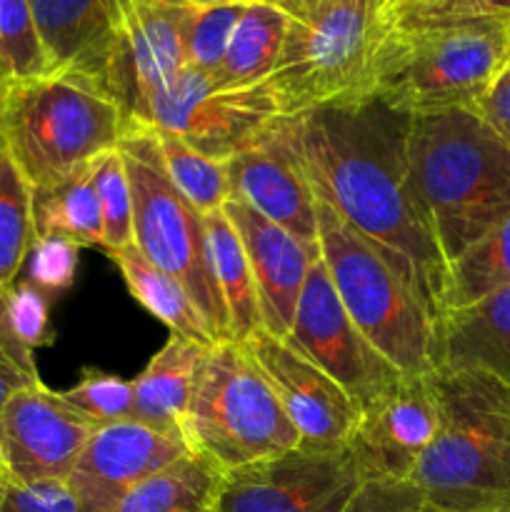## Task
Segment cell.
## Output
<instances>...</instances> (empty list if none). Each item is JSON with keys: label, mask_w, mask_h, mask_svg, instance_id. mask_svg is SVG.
<instances>
[{"label": "cell", "mask_w": 510, "mask_h": 512, "mask_svg": "<svg viewBox=\"0 0 510 512\" xmlns=\"http://www.w3.org/2000/svg\"><path fill=\"white\" fill-rule=\"evenodd\" d=\"M193 8H215V5H255L265 0H188Z\"/></svg>", "instance_id": "cell-44"}, {"label": "cell", "mask_w": 510, "mask_h": 512, "mask_svg": "<svg viewBox=\"0 0 510 512\" xmlns=\"http://www.w3.org/2000/svg\"><path fill=\"white\" fill-rule=\"evenodd\" d=\"M345 512H425V500L410 480H363Z\"/></svg>", "instance_id": "cell-37"}, {"label": "cell", "mask_w": 510, "mask_h": 512, "mask_svg": "<svg viewBox=\"0 0 510 512\" xmlns=\"http://www.w3.org/2000/svg\"><path fill=\"white\" fill-rule=\"evenodd\" d=\"M435 368H475L510 385V285L435 325Z\"/></svg>", "instance_id": "cell-21"}, {"label": "cell", "mask_w": 510, "mask_h": 512, "mask_svg": "<svg viewBox=\"0 0 510 512\" xmlns=\"http://www.w3.org/2000/svg\"><path fill=\"white\" fill-rule=\"evenodd\" d=\"M0 63L13 80L48 73L28 0H0Z\"/></svg>", "instance_id": "cell-32"}, {"label": "cell", "mask_w": 510, "mask_h": 512, "mask_svg": "<svg viewBox=\"0 0 510 512\" xmlns=\"http://www.w3.org/2000/svg\"><path fill=\"white\" fill-rule=\"evenodd\" d=\"M38 380V370L25 368L23 363H18V360L0 345V408L8 403L10 395L28 388V385L38 383Z\"/></svg>", "instance_id": "cell-41"}, {"label": "cell", "mask_w": 510, "mask_h": 512, "mask_svg": "<svg viewBox=\"0 0 510 512\" xmlns=\"http://www.w3.org/2000/svg\"><path fill=\"white\" fill-rule=\"evenodd\" d=\"M265 3L275 5L278 10H283L288 18H300V15L310 13L313 8H318V5L328 3V0H265Z\"/></svg>", "instance_id": "cell-43"}, {"label": "cell", "mask_w": 510, "mask_h": 512, "mask_svg": "<svg viewBox=\"0 0 510 512\" xmlns=\"http://www.w3.org/2000/svg\"><path fill=\"white\" fill-rule=\"evenodd\" d=\"M248 5H215L193 8L185 28V65L200 73H215L228 53L240 15Z\"/></svg>", "instance_id": "cell-34"}, {"label": "cell", "mask_w": 510, "mask_h": 512, "mask_svg": "<svg viewBox=\"0 0 510 512\" xmlns=\"http://www.w3.org/2000/svg\"><path fill=\"white\" fill-rule=\"evenodd\" d=\"M315 213L320 260L355 328L403 375L435 370V320L425 305L380 250L325 200L318 198Z\"/></svg>", "instance_id": "cell-7"}, {"label": "cell", "mask_w": 510, "mask_h": 512, "mask_svg": "<svg viewBox=\"0 0 510 512\" xmlns=\"http://www.w3.org/2000/svg\"><path fill=\"white\" fill-rule=\"evenodd\" d=\"M95 425L63 395L33 383L0 408V470L8 483H65Z\"/></svg>", "instance_id": "cell-14"}, {"label": "cell", "mask_w": 510, "mask_h": 512, "mask_svg": "<svg viewBox=\"0 0 510 512\" xmlns=\"http://www.w3.org/2000/svg\"><path fill=\"white\" fill-rule=\"evenodd\" d=\"M428 512V510H425ZM483 512H510V505H503V508H493V510H483Z\"/></svg>", "instance_id": "cell-47"}, {"label": "cell", "mask_w": 510, "mask_h": 512, "mask_svg": "<svg viewBox=\"0 0 510 512\" xmlns=\"http://www.w3.org/2000/svg\"><path fill=\"white\" fill-rule=\"evenodd\" d=\"M393 18L388 0H328L288 18L283 50L265 80L280 118L370 95L375 55Z\"/></svg>", "instance_id": "cell-6"}, {"label": "cell", "mask_w": 510, "mask_h": 512, "mask_svg": "<svg viewBox=\"0 0 510 512\" xmlns=\"http://www.w3.org/2000/svg\"><path fill=\"white\" fill-rule=\"evenodd\" d=\"M273 388L303 448L340 450L358 423V405L318 365L263 328L240 343Z\"/></svg>", "instance_id": "cell-15"}, {"label": "cell", "mask_w": 510, "mask_h": 512, "mask_svg": "<svg viewBox=\"0 0 510 512\" xmlns=\"http://www.w3.org/2000/svg\"><path fill=\"white\" fill-rule=\"evenodd\" d=\"M205 350V345L170 333L163 348L133 380L135 423L183 438L185 415Z\"/></svg>", "instance_id": "cell-22"}, {"label": "cell", "mask_w": 510, "mask_h": 512, "mask_svg": "<svg viewBox=\"0 0 510 512\" xmlns=\"http://www.w3.org/2000/svg\"><path fill=\"white\" fill-rule=\"evenodd\" d=\"M400 15L420 18H448V15H493L510 20V0H430L415 8L398 10Z\"/></svg>", "instance_id": "cell-39"}, {"label": "cell", "mask_w": 510, "mask_h": 512, "mask_svg": "<svg viewBox=\"0 0 510 512\" xmlns=\"http://www.w3.org/2000/svg\"><path fill=\"white\" fill-rule=\"evenodd\" d=\"M188 453L183 438L135 420L103 425L90 435L65 485L80 512H113L128 490Z\"/></svg>", "instance_id": "cell-18"}, {"label": "cell", "mask_w": 510, "mask_h": 512, "mask_svg": "<svg viewBox=\"0 0 510 512\" xmlns=\"http://www.w3.org/2000/svg\"><path fill=\"white\" fill-rule=\"evenodd\" d=\"M0 512H80L65 483L0 485Z\"/></svg>", "instance_id": "cell-38"}, {"label": "cell", "mask_w": 510, "mask_h": 512, "mask_svg": "<svg viewBox=\"0 0 510 512\" xmlns=\"http://www.w3.org/2000/svg\"><path fill=\"white\" fill-rule=\"evenodd\" d=\"M10 83H13V78H10V73L5 70V65L0 63V98H3V93L8 90Z\"/></svg>", "instance_id": "cell-46"}, {"label": "cell", "mask_w": 510, "mask_h": 512, "mask_svg": "<svg viewBox=\"0 0 510 512\" xmlns=\"http://www.w3.org/2000/svg\"><path fill=\"white\" fill-rule=\"evenodd\" d=\"M128 120L95 80L43 73L13 80L0 98V148L30 188L63 180L118 150Z\"/></svg>", "instance_id": "cell-5"}, {"label": "cell", "mask_w": 510, "mask_h": 512, "mask_svg": "<svg viewBox=\"0 0 510 512\" xmlns=\"http://www.w3.org/2000/svg\"><path fill=\"white\" fill-rule=\"evenodd\" d=\"M288 15L270 3L248 5L230 38L228 53L210 83L215 90H245L265 83L283 50Z\"/></svg>", "instance_id": "cell-23"}, {"label": "cell", "mask_w": 510, "mask_h": 512, "mask_svg": "<svg viewBox=\"0 0 510 512\" xmlns=\"http://www.w3.org/2000/svg\"><path fill=\"white\" fill-rule=\"evenodd\" d=\"M410 120L378 95H363L285 125L315 195L380 250L438 325L448 265L415 193Z\"/></svg>", "instance_id": "cell-1"}, {"label": "cell", "mask_w": 510, "mask_h": 512, "mask_svg": "<svg viewBox=\"0 0 510 512\" xmlns=\"http://www.w3.org/2000/svg\"><path fill=\"white\" fill-rule=\"evenodd\" d=\"M510 285V218L470 245L448 265L443 313L465 308L475 300Z\"/></svg>", "instance_id": "cell-28"}, {"label": "cell", "mask_w": 510, "mask_h": 512, "mask_svg": "<svg viewBox=\"0 0 510 512\" xmlns=\"http://www.w3.org/2000/svg\"><path fill=\"white\" fill-rule=\"evenodd\" d=\"M508 68V18L395 13L375 55L370 95L410 115L470 108Z\"/></svg>", "instance_id": "cell-4"}, {"label": "cell", "mask_w": 510, "mask_h": 512, "mask_svg": "<svg viewBox=\"0 0 510 512\" xmlns=\"http://www.w3.org/2000/svg\"><path fill=\"white\" fill-rule=\"evenodd\" d=\"M285 343L333 378L358 405V413L403 378V373L388 363L348 318L320 255L305 275L293 328Z\"/></svg>", "instance_id": "cell-12"}, {"label": "cell", "mask_w": 510, "mask_h": 512, "mask_svg": "<svg viewBox=\"0 0 510 512\" xmlns=\"http://www.w3.org/2000/svg\"><path fill=\"white\" fill-rule=\"evenodd\" d=\"M78 250V245L68 240H35L25 260L30 270L28 283H33L43 293H60L70 288L78 270Z\"/></svg>", "instance_id": "cell-36"}, {"label": "cell", "mask_w": 510, "mask_h": 512, "mask_svg": "<svg viewBox=\"0 0 510 512\" xmlns=\"http://www.w3.org/2000/svg\"><path fill=\"white\" fill-rule=\"evenodd\" d=\"M5 483V478H3V470H0V485H3Z\"/></svg>", "instance_id": "cell-48"}, {"label": "cell", "mask_w": 510, "mask_h": 512, "mask_svg": "<svg viewBox=\"0 0 510 512\" xmlns=\"http://www.w3.org/2000/svg\"><path fill=\"white\" fill-rule=\"evenodd\" d=\"M95 163L75 170L73 175L33 190L35 240L58 238L103 248V218L95 193Z\"/></svg>", "instance_id": "cell-24"}, {"label": "cell", "mask_w": 510, "mask_h": 512, "mask_svg": "<svg viewBox=\"0 0 510 512\" xmlns=\"http://www.w3.org/2000/svg\"><path fill=\"white\" fill-rule=\"evenodd\" d=\"M223 473L188 453L123 495L113 512H210Z\"/></svg>", "instance_id": "cell-27"}, {"label": "cell", "mask_w": 510, "mask_h": 512, "mask_svg": "<svg viewBox=\"0 0 510 512\" xmlns=\"http://www.w3.org/2000/svg\"><path fill=\"white\" fill-rule=\"evenodd\" d=\"M93 183L103 218V250L115 253L128 248L133 245V198L118 150H110L95 160Z\"/></svg>", "instance_id": "cell-31"}, {"label": "cell", "mask_w": 510, "mask_h": 512, "mask_svg": "<svg viewBox=\"0 0 510 512\" xmlns=\"http://www.w3.org/2000/svg\"><path fill=\"white\" fill-rule=\"evenodd\" d=\"M223 213L228 215L233 228L238 230L240 243H243L245 258H248L250 273H253L255 293H258L263 330L285 340L293 328L305 275L320 250L308 248L288 230L263 218L240 200H225Z\"/></svg>", "instance_id": "cell-19"}, {"label": "cell", "mask_w": 510, "mask_h": 512, "mask_svg": "<svg viewBox=\"0 0 510 512\" xmlns=\"http://www.w3.org/2000/svg\"><path fill=\"white\" fill-rule=\"evenodd\" d=\"M28 3L48 73H78L103 85L115 40V0Z\"/></svg>", "instance_id": "cell-20"}, {"label": "cell", "mask_w": 510, "mask_h": 512, "mask_svg": "<svg viewBox=\"0 0 510 512\" xmlns=\"http://www.w3.org/2000/svg\"><path fill=\"white\" fill-rule=\"evenodd\" d=\"M210 512H213V510H210Z\"/></svg>", "instance_id": "cell-49"}, {"label": "cell", "mask_w": 510, "mask_h": 512, "mask_svg": "<svg viewBox=\"0 0 510 512\" xmlns=\"http://www.w3.org/2000/svg\"><path fill=\"white\" fill-rule=\"evenodd\" d=\"M188 0H115V40L105 93L128 123H143L150 98L185 68Z\"/></svg>", "instance_id": "cell-13"}, {"label": "cell", "mask_w": 510, "mask_h": 512, "mask_svg": "<svg viewBox=\"0 0 510 512\" xmlns=\"http://www.w3.org/2000/svg\"><path fill=\"white\" fill-rule=\"evenodd\" d=\"M108 255L113 258V263L118 265L130 295H133L150 315H155L170 333L193 340V343L198 345H205V348L218 343L213 330H210V325L205 323L200 310L195 308V303L190 300L188 290H185L178 280L170 278L168 273L155 268L150 260H145L135 245H128V248L115 250V253Z\"/></svg>", "instance_id": "cell-25"}, {"label": "cell", "mask_w": 510, "mask_h": 512, "mask_svg": "<svg viewBox=\"0 0 510 512\" xmlns=\"http://www.w3.org/2000/svg\"><path fill=\"white\" fill-rule=\"evenodd\" d=\"M8 298H10V288L0 285V345H3V348L8 350V353L13 355V358L18 360V363H23L25 368L38 370V368H35L33 353H30V350H25L23 345H20L18 340L13 338V333H10V325H8Z\"/></svg>", "instance_id": "cell-42"}, {"label": "cell", "mask_w": 510, "mask_h": 512, "mask_svg": "<svg viewBox=\"0 0 510 512\" xmlns=\"http://www.w3.org/2000/svg\"><path fill=\"white\" fill-rule=\"evenodd\" d=\"M33 243V190L0 148V285L13 288Z\"/></svg>", "instance_id": "cell-30"}, {"label": "cell", "mask_w": 510, "mask_h": 512, "mask_svg": "<svg viewBox=\"0 0 510 512\" xmlns=\"http://www.w3.org/2000/svg\"><path fill=\"white\" fill-rule=\"evenodd\" d=\"M8 325L13 338L25 350L35 353L50 343L48 300L33 283H15L8 298Z\"/></svg>", "instance_id": "cell-35"}, {"label": "cell", "mask_w": 510, "mask_h": 512, "mask_svg": "<svg viewBox=\"0 0 510 512\" xmlns=\"http://www.w3.org/2000/svg\"><path fill=\"white\" fill-rule=\"evenodd\" d=\"M430 373L403 375L395 388L358 413L345 448L363 480H410L438 428Z\"/></svg>", "instance_id": "cell-16"}, {"label": "cell", "mask_w": 510, "mask_h": 512, "mask_svg": "<svg viewBox=\"0 0 510 512\" xmlns=\"http://www.w3.org/2000/svg\"><path fill=\"white\" fill-rule=\"evenodd\" d=\"M363 483L348 448L298 445L223 473L213 512H345Z\"/></svg>", "instance_id": "cell-11"}, {"label": "cell", "mask_w": 510, "mask_h": 512, "mask_svg": "<svg viewBox=\"0 0 510 512\" xmlns=\"http://www.w3.org/2000/svg\"><path fill=\"white\" fill-rule=\"evenodd\" d=\"M118 153L133 198V245L145 260L188 290L218 343L230 340L228 313L210 268L205 215L168 178L153 130L128 123Z\"/></svg>", "instance_id": "cell-9"}, {"label": "cell", "mask_w": 510, "mask_h": 512, "mask_svg": "<svg viewBox=\"0 0 510 512\" xmlns=\"http://www.w3.org/2000/svg\"><path fill=\"white\" fill-rule=\"evenodd\" d=\"M153 135L160 148L165 173L180 190V195L203 215L223 208L225 200L230 198L228 170H225L223 160L210 158L185 140L163 133V130H153Z\"/></svg>", "instance_id": "cell-29"}, {"label": "cell", "mask_w": 510, "mask_h": 512, "mask_svg": "<svg viewBox=\"0 0 510 512\" xmlns=\"http://www.w3.org/2000/svg\"><path fill=\"white\" fill-rule=\"evenodd\" d=\"M475 108L493 125L495 133L510 145V68L490 85V90L478 100Z\"/></svg>", "instance_id": "cell-40"}, {"label": "cell", "mask_w": 510, "mask_h": 512, "mask_svg": "<svg viewBox=\"0 0 510 512\" xmlns=\"http://www.w3.org/2000/svg\"><path fill=\"white\" fill-rule=\"evenodd\" d=\"M278 118L265 83L245 90H215L208 73L185 65L150 98L140 125L175 135L225 163L253 145Z\"/></svg>", "instance_id": "cell-10"}, {"label": "cell", "mask_w": 510, "mask_h": 512, "mask_svg": "<svg viewBox=\"0 0 510 512\" xmlns=\"http://www.w3.org/2000/svg\"><path fill=\"white\" fill-rule=\"evenodd\" d=\"M60 395L83 418H88L95 428L133 420V380H123L118 375L100 373V370H85L83 378Z\"/></svg>", "instance_id": "cell-33"}, {"label": "cell", "mask_w": 510, "mask_h": 512, "mask_svg": "<svg viewBox=\"0 0 510 512\" xmlns=\"http://www.w3.org/2000/svg\"><path fill=\"white\" fill-rule=\"evenodd\" d=\"M183 443L220 473L275 458L300 445L273 388L233 340L210 345L195 378Z\"/></svg>", "instance_id": "cell-8"}, {"label": "cell", "mask_w": 510, "mask_h": 512, "mask_svg": "<svg viewBox=\"0 0 510 512\" xmlns=\"http://www.w3.org/2000/svg\"><path fill=\"white\" fill-rule=\"evenodd\" d=\"M390 8H393V13H398V10H405V8H415V5H423V3H430V0H388Z\"/></svg>", "instance_id": "cell-45"}, {"label": "cell", "mask_w": 510, "mask_h": 512, "mask_svg": "<svg viewBox=\"0 0 510 512\" xmlns=\"http://www.w3.org/2000/svg\"><path fill=\"white\" fill-rule=\"evenodd\" d=\"M438 428L410 483L428 512L510 505V385L475 368H435Z\"/></svg>", "instance_id": "cell-3"}, {"label": "cell", "mask_w": 510, "mask_h": 512, "mask_svg": "<svg viewBox=\"0 0 510 512\" xmlns=\"http://www.w3.org/2000/svg\"><path fill=\"white\" fill-rule=\"evenodd\" d=\"M205 235H208L210 268L228 313V333L233 343H245L250 335L263 328L260 323L258 293H255L253 273L245 258L238 230L223 213V208L205 215Z\"/></svg>", "instance_id": "cell-26"}, {"label": "cell", "mask_w": 510, "mask_h": 512, "mask_svg": "<svg viewBox=\"0 0 510 512\" xmlns=\"http://www.w3.org/2000/svg\"><path fill=\"white\" fill-rule=\"evenodd\" d=\"M408 155L445 265L510 218V145L475 105L413 115Z\"/></svg>", "instance_id": "cell-2"}, {"label": "cell", "mask_w": 510, "mask_h": 512, "mask_svg": "<svg viewBox=\"0 0 510 512\" xmlns=\"http://www.w3.org/2000/svg\"><path fill=\"white\" fill-rule=\"evenodd\" d=\"M230 198L318 248L315 190L290 140L285 118H278L253 145L225 160Z\"/></svg>", "instance_id": "cell-17"}]
</instances>
